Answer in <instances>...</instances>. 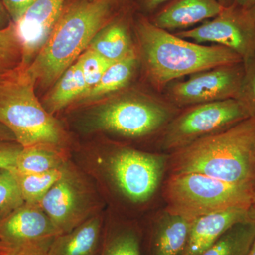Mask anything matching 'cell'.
Listing matches in <instances>:
<instances>
[{
	"mask_svg": "<svg viewBox=\"0 0 255 255\" xmlns=\"http://www.w3.org/2000/svg\"><path fill=\"white\" fill-rule=\"evenodd\" d=\"M112 0H73L61 16L36 58L25 74L36 87L51 88L90 46L97 33L113 18Z\"/></svg>",
	"mask_w": 255,
	"mask_h": 255,
	"instance_id": "6da1fadb",
	"label": "cell"
},
{
	"mask_svg": "<svg viewBox=\"0 0 255 255\" xmlns=\"http://www.w3.org/2000/svg\"><path fill=\"white\" fill-rule=\"evenodd\" d=\"M255 118L169 154L167 173H199L255 187Z\"/></svg>",
	"mask_w": 255,
	"mask_h": 255,
	"instance_id": "7a4b0ae2",
	"label": "cell"
},
{
	"mask_svg": "<svg viewBox=\"0 0 255 255\" xmlns=\"http://www.w3.org/2000/svg\"><path fill=\"white\" fill-rule=\"evenodd\" d=\"M135 31L146 73L158 89L198 72L243 62L226 47L184 39L157 27L144 16L137 20Z\"/></svg>",
	"mask_w": 255,
	"mask_h": 255,
	"instance_id": "3957f363",
	"label": "cell"
},
{
	"mask_svg": "<svg viewBox=\"0 0 255 255\" xmlns=\"http://www.w3.org/2000/svg\"><path fill=\"white\" fill-rule=\"evenodd\" d=\"M168 159L169 154L114 145L97 155L94 169L119 204L140 211L161 193Z\"/></svg>",
	"mask_w": 255,
	"mask_h": 255,
	"instance_id": "277c9868",
	"label": "cell"
},
{
	"mask_svg": "<svg viewBox=\"0 0 255 255\" xmlns=\"http://www.w3.org/2000/svg\"><path fill=\"white\" fill-rule=\"evenodd\" d=\"M34 82L23 72L0 82V123L23 147L48 145L63 149L67 134L38 100Z\"/></svg>",
	"mask_w": 255,
	"mask_h": 255,
	"instance_id": "5b68a950",
	"label": "cell"
},
{
	"mask_svg": "<svg viewBox=\"0 0 255 255\" xmlns=\"http://www.w3.org/2000/svg\"><path fill=\"white\" fill-rule=\"evenodd\" d=\"M254 188L199 173L169 174L161 196L169 213L194 221L227 210L249 209Z\"/></svg>",
	"mask_w": 255,
	"mask_h": 255,
	"instance_id": "8992f818",
	"label": "cell"
},
{
	"mask_svg": "<svg viewBox=\"0 0 255 255\" xmlns=\"http://www.w3.org/2000/svg\"><path fill=\"white\" fill-rule=\"evenodd\" d=\"M175 117L163 102L145 96L129 95L112 99L92 112L90 125L97 131L125 138L154 135Z\"/></svg>",
	"mask_w": 255,
	"mask_h": 255,
	"instance_id": "52a82bcc",
	"label": "cell"
},
{
	"mask_svg": "<svg viewBox=\"0 0 255 255\" xmlns=\"http://www.w3.org/2000/svg\"><path fill=\"white\" fill-rule=\"evenodd\" d=\"M249 117L246 107L238 99L191 106L175 116L164 128L159 147L171 153L222 132Z\"/></svg>",
	"mask_w": 255,
	"mask_h": 255,
	"instance_id": "ba28073f",
	"label": "cell"
},
{
	"mask_svg": "<svg viewBox=\"0 0 255 255\" xmlns=\"http://www.w3.org/2000/svg\"><path fill=\"white\" fill-rule=\"evenodd\" d=\"M97 204L90 183L68 164L63 175L48 191L39 205L61 235L70 232L97 214Z\"/></svg>",
	"mask_w": 255,
	"mask_h": 255,
	"instance_id": "9c48e42d",
	"label": "cell"
},
{
	"mask_svg": "<svg viewBox=\"0 0 255 255\" xmlns=\"http://www.w3.org/2000/svg\"><path fill=\"white\" fill-rule=\"evenodd\" d=\"M176 35L199 44L226 47L243 62L255 55V23L246 10L234 4L223 8L215 17Z\"/></svg>",
	"mask_w": 255,
	"mask_h": 255,
	"instance_id": "30bf717a",
	"label": "cell"
},
{
	"mask_svg": "<svg viewBox=\"0 0 255 255\" xmlns=\"http://www.w3.org/2000/svg\"><path fill=\"white\" fill-rule=\"evenodd\" d=\"M243 77V62L216 67L192 74L187 80L175 82L169 89V95L177 105L191 107L238 99Z\"/></svg>",
	"mask_w": 255,
	"mask_h": 255,
	"instance_id": "8fae6325",
	"label": "cell"
},
{
	"mask_svg": "<svg viewBox=\"0 0 255 255\" xmlns=\"http://www.w3.org/2000/svg\"><path fill=\"white\" fill-rule=\"evenodd\" d=\"M59 235L39 204L24 203L0 221V239L10 248L51 243Z\"/></svg>",
	"mask_w": 255,
	"mask_h": 255,
	"instance_id": "7c38bea8",
	"label": "cell"
},
{
	"mask_svg": "<svg viewBox=\"0 0 255 255\" xmlns=\"http://www.w3.org/2000/svg\"><path fill=\"white\" fill-rule=\"evenodd\" d=\"M67 0H36L14 23L23 50V71L36 58L56 26Z\"/></svg>",
	"mask_w": 255,
	"mask_h": 255,
	"instance_id": "4fadbf2b",
	"label": "cell"
},
{
	"mask_svg": "<svg viewBox=\"0 0 255 255\" xmlns=\"http://www.w3.org/2000/svg\"><path fill=\"white\" fill-rule=\"evenodd\" d=\"M224 7L219 0H170L150 20L166 31H185L217 16Z\"/></svg>",
	"mask_w": 255,
	"mask_h": 255,
	"instance_id": "5bb4252c",
	"label": "cell"
},
{
	"mask_svg": "<svg viewBox=\"0 0 255 255\" xmlns=\"http://www.w3.org/2000/svg\"><path fill=\"white\" fill-rule=\"evenodd\" d=\"M149 233L150 255H183L194 221L159 210L152 219Z\"/></svg>",
	"mask_w": 255,
	"mask_h": 255,
	"instance_id": "9a60e30c",
	"label": "cell"
},
{
	"mask_svg": "<svg viewBox=\"0 0 255 255\" xmlns=\"http://www.w3.org/2000/svg\"><path fill=\"white\" fill-rule=\"evenodd\" d=\"M248 220V209L241 208L194 220L183 255H202L228 228Z\"/></svg>",
	"mask_w": 255,
	"mask_h": 255,
	"instance_id": "2e32d148",
	"label": "cell"
},
{
	"mask_svg": "<svg viewBox=\"0 0 255 255\" xmlns=\"http://www.w3.org/2000/svg\"><path fill=\"white\" fill-rule=\"evenodd\" d=\"M104 228L103 217L97 213L70 232L55 238L47 255H98Z\"/></svg>",
	"mask_w": 255,
	"mask_h": 255,
	"instance_id": "e0dca14e",
	"label": "cell"
},
{
	"mask_svg": "<svg viewBox=\"0 0 255 255\" xmlns=\"http://www.w3.org/2000/svg\"><path fill=\"white\" fill-rule=\"evenodd\" d=\"M87 90L81 68L76 61L51 87L42 104L53 115L74 103L78 104Z\"/></svg>",
	"mask_w": 255,
	"mask_h": 255,
	"instance_id": "ac0fdd59",
	"label": "cell"
},
{
	"mask_svg": "<svg viewBox=\"0 0 255 255\" xmlns=\"http://www.w3.org/2000/svg\"><path fill=\"white\" fill-rule=\"evenodd\" d=\"M87 48L114 63L135 51L123 18H112L96 34Z\"/></svg>",
	"mask_w": 255,
	"mask_h": 255,
	"instance_id": "d6986e66",
	"label": "cell"
},
{
	"mask_svg": "<svg viewBox=\"0 0 255 255\" xmlns=\"http://www.w3.org/2000/svg\"><path fill=\"white\" fill-rule=\"evenodd\" d=\"M137 64L135 51L124 59L112 63L98 83L90 89L78 104L90 103L102 100L127 87L135 73Z\"/></svg>",
	"mask_w": 255,
	"mask_h": 255,
	"instance_id": "ffe728a7",
	"label": "cell"
},
{
	"mask_svg": "<svg viewBox=\"0 0 255 255\" xmlns=\"http://www.w3.org/2000/svg\"><path fill=\"white\" fill-rule=\"evenodd\" d=\"M141 233L136 225L112 222L104 228L99 255H142Z\"/></svg>",
	"mask_w": 255,
	"mask_h": 255,
	"instance_id": "44dd1931",
	"label": "cell"
},
{
	"mask_svg": "<svg viewBox=\"0 0 255 255\" xmlns=\"http://www.w3.org/2000/svg\"><path fill=\"white\" fill-rule=\"evenodd\" d=\"M68 163L63 149L48 145L23 147L14 171L22 174H40L60 169Z\"/></svg>",
	"mask_w": 255,
	"mask_h": 255,
	"instance_id": "7402d4cb",
	"label": "cell"
},
{
	"mask_svg": "<svg viewBox=\"0 0 255 255\" xmlns=\"http://www.w3.org/2000/svg\"><path fill=\"white\" fill-rule=\"evenodd\" d=\"M255 238V223L251 220L233 225L202 255H248Z\"/></svg>",
	"mask_w": 255,
	"mask_h": 255,
	"instance_id": "603a6c76",
	"label": "cell"
},
{
	"mask_svg": "<svg viewBox=\"0 0 255 255\" xmlns=\"http://www.w3.org/2000/svg\"><path fill=\"white\" fill-rule=\"evenodd\" d=\"M66 165L40 174H22L14 171L25 203L39 204L42 199L63 175Z\"/></svg>",
	"mask_w": 255,
	"mask_h": 255,
	"instance_id": "cb8c5ba5",
	"label": "cell"
},
{
	"mask_svg": "<svg viewBox=\"0 0 255 255\" xmlns=\"http://www.w3.org/2000/svg\"><path fill=\"white\" fill-rule=\"evenodd\" d=\"M22 60V46L14 23L11 22L0 30V78H8L20 71Z\"/></svg>",
	"mask_w": 255,
	"mask_h": 255,
	"instance_id": "d4e9b609",
	"label": "cell"
},
{
	"mask_svg": "<svg viewBox=\"0 0 255 255\" xmlns=\"http://www.w3.org/2000/svg\"><path fill=\"white\" fill-rule=\"evenodd\" d=\"M24 203L14 171L0 168V221Z\"/></svg>",
	"mask_w": 255,
	"mask_h": 255,
	"instance_id": "484cf974",
	"label": "cell"
},
{
	"mask_svg": "<svg viewBox=\"0 0 255 255\" xmlns=\"http://www.w3.org/2000/svg\"><path fill=\"white\" fill-rule=\"evenodd\" d=\"M77 61L80 65L86 82L87 92L98 83L106 70L114 63V62L105 59L90 48H87Z\"/></svg>",
	"mask_w": 255,
	"mask_h": 255,
	"instance_id": "4316f807",
	"label": "cell"
},
{
	"mask_svg": "<svg viewBox=\"0 0 255 255\" xmlns=\"http://www.w3.org/2000/svg\"><path fill=\"white\" fill-rule=\"evenodd\" d=\"M244 77L238 100L246 107L250 117L255 118V55L243 62Z\"/></svg>",
	"mask_w": 255,
	"mask_h": 255,
	"instance_id": "83f0119b",
	"label": "cell"
},
{
	"mask_svg": "<svg viewBox=\"0 0 255 255\" xmlns=\"http://www.w3.org/2000/svg\"><path fill=\"white\" fill-rule=\"evenodd\" d=\"M23 147L16 141L0 140V168L14 171Z\"/></svg>",
	"mask_w": 255,
	"mask_h": 255,
	"instance_id": "f1b7e54d",
	"label": "cell"
},
{
	"mask_svg": "<svg viewBox=\"0 0 255 255\" xmlns=\"http://www.w3.org/2000/svg\"><path fill=\"white\" fill-rule=\"evenodd\" d=\"M12 22H17L36 0H1Z\"/></svg>",
	"mask_w": 255,
	"mask_h": 255,
	"instance_id": "f546056e",
	"label": "cell"
},
{
	"mask_svg": "<svg viewBox=\"0 0 255 255\" xmlns=\"http://www.w3.org/2000/svg\"><path fill=\"white\" fill-rule=\"evenodd\" d=\"M51 243L26 248H13L11 255H47Z\"/></svg>",
	"mask_w": 255,
	"mask_h": 255,
	"instance_id": "4dcf8cb0",
	"label": "cell"
},
{
	"mask_svg": "<svg viewBox=\"0 0 255 255\" xmlns=\"http://www.w3.org/2000/svg\"><path fill=\"white\" fill-rule=\"evenodd\" d=\"M170 0H140V7L146 13L152 14L167 4Z\"/></svg>",
	"mask_w": 255,
	"mask_h": 255,
	"instance_id": "1f68e13d",
	"label": "cell"
},
{
	"mask_svg": "<svg viewBox=\"0 0 255 255\" xmlns=\"http://www.w3.org/2000/svg\"><path fill=\"white\" fill-rule=\"evenodd\" d=\"M12 22L9 13L6 11L2 1L0 0V30L4 29L9 26Z\"/></svg>",
	"mask_w": 255,
	"mask_h": 255,
	"instance_id": "d6a6232c",
	"label": "cell"
},
{
	"mask_svg": "<svg viewBox=\"0 0 255 255\" xmlns=\"http://www.w3.org/2000/svg\"><path fill=\"white\" fill-rule=\"evenodd\" d=\"M0 140H8V141H16L12 132L5 127L4 124L0 123Z\"/></svg>",
	"mask_w": 255,
	"mask_h": 255,
	"instance_id": "836d02e7",
	"label": "cell"
},
{
	"mask_svg": "<svg viewBox=\"0 0 255 255\" xmlns=\"http://www.w3.org/2000/svg\"><path fill=\"white\" fill-rule=\"evenodd\" d=\"M232 4L248 11L255 6V0H232Z\"/></svg>",
	"mask_w": 255,
	"mask_h": 255,
	"instance_id": "e575fe53",
	"label": "cell"
},
{
	"mask_svg": "<svg viewBox=\"0 0 255 255\" xmlns=\"http://www.w3.org/2000/svg\"><path fill=\"white\" fill-rule=\"evenodd\" d=\"M248 215H249L250 219L255 223V187L252 194L251 204L248 209Z\"/></svg>",
	"mask_w": 255,
	"mask_h": 255,
	"instance_id": "d590c367",
	"label": "cell"
},
{
	"mask_svg": "<svg viewBox=\"0 0 255 255\" xmlns=\"http://www.w3.org/2000/svg\"><path fill=\"white\" fill-rule=\"evenodd\" d=\"M12 252V248L6 246L2 242L0 243V255H11Z\"/></svg>",
	"mask_w": 255,
	"mask_h": 255,
	"instance_id": "8d00e7d4",
	"label": "cell"
},
{
	"mask_svg": "<svg viewBox=\"0 0 255 255\" xmlns=\"http://www.w3.org/2000/svg\"><path fill=\"white\" fill-rule=\"evenodd\" d=\"M247 11V14H248L249 17L253 20V21L255 23V6H253V8H251V9L248 10Z\"/></svg>",
	"mask_w": 255,
	"mask_h": 255,
	"instance_id": "74e56055",
	"label": "cell"
},
{
	"mask_svg": "<svg viewBox=\"0 0 255 255\" xmlns=\"http://www.w3.org/2000/svg\"><path fill=\"white\" fill-rule=\"evenodd\" d=\"M219 1L223 6H225V7L232 4V0H219Z\"/></svg>",
	"mask_w": 255,
	"mask_h": 255,
	"instance_id": "f35d334b",
	"label": "cell"
},
{
	"mask_svg": "<svg viewBox=\"0 0 255 255\" xmlns=\"http://www.w3.org/2000/svg\"><path fill=\"white\" fill-rule=\"evenodd\" d=\"M248 255H255V238L254 241H253V245H252L251 250H250Z\"/></svg>",
	"mask_w": 255,
	"mask_h": 255,
	"instance_id": "ab89813d",
	"label": "cell"
},
{
	"mask_svg": "<svg viewBox=\"0 0 255 255\" xmlns=\"http://www.w3.org/2000/svg\"><path fill=\"white\" fill-rule=\"evenodd\" d=\"M112 1H114L116 4H118L119 3L123 2V1H126L127 0H112Z\"/></svg>",
	"mask_w": 255,
	"mask_h": 255,
	"instance_id": "60d3db41",
	"label": "cell"
},
{
	"mask_svg": "<svg viewBox=\"0 0 255 255\" xmlns=\"http://www.w3.org/2000/svg\"><path fill=\"white\" fill-rule=\"evenodd\" d=\"M254 171H255V160H254Z\"/></svg>",
	"mask_w": 255,
	"mask_h": 255,
	"instance_id": "b9f144b4",
	"label": "cell"
},
{
	"mask_svg": "<svg viewBox=\"0 0 255 255\" xmlns=\"http://www.w3.org/2000/svg\"><path fill=\"white\" fill-rule=\"evenodd\" d=\"M5 78H0V82L2 81V80H4V79H5Z\"/></svg>",
	"mask_w": 255,
	"mask_h": 255,
	"instance_id": "7bdbcfd3",
	"label": "cell"
},
{
	"mask_svg": "<svg viewBox=\"0 0 255 255\" xmlns=\"http://www.w3.org/2000/svg\"><path fill=\"white\" fill-rule=\"evenodd\" d=\"M0 243H1V239H0Z\"/></svg>",
	"mask_w": 255,
	"mask_h": 255,
	"instance_id": "ee69618b",
	"label": "cell"
}]
</instances>
